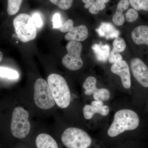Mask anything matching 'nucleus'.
<instances>
[{
  "mask_svg": "<svg viewBox=\"0 0 148 148\" xmlns=\"http://www.w3.org/2000/svg\"><path fill=\"white\" fill-rule=\"evenodd\" d=\"M140 123L138 114L128 109L118 111L114 116L113 121L108 130V135L115 137L127 130L136 129Z\"/></svg>",
  "mask_w": 148,
  "mask_h": 148,
  "instance_id": "f257e3e1",
  "label": "nucleus"
},
{
  "mask_svg": "<svg viewBox=\"0 0 148 148\" xmlns=\"http://www.w3.org/2000/svg\"><path fill=\"white\" fill-rule=\"evenodd\" d=\"M47 82L56 105L66 108L71 103V95L68 84L63 77L51 74L47 77Z\"/></svg>",
  "mask_w": 148,
  "mask_h": 148,
  "instance_id": "f03ea898",
  "label": "nucleus"
},
{
  "mask_svg": "<svg viewBox=\"0 0 148 148\" xmlns=\"http://www.w3.org/2000/svg\"><path fill=\"white\" fill-rule=\"evenodd\" d=\"M13 24L17 37L22 42H28L36 37V26L32 16L29 14H18L14 19Z\"/></svg>",
  "mask_w": 148,
  "mask_h": 148,
  "instance_id": "7ed1b4c3",
  "label": "nucleus"
},
{
  "mask_svg": "<svg viewBox=\"0 0 148 148\" xmlns=\"http://www.w3.org/2000/svg\"><path fill=\"white\" fill-rule=\"evenodd\" d=\"M29 116L28 111L22 107H16L14 109L10 127L11 132L14 137L23 139L29 134L31 129Z\"/></svg>",
  "mask_w": 148,
  "mask_h": 148,
  "instance_id": "20e7f679",
  "label": "nucleus"
},
{
  "mask_svg": "<svg viewBox=\"0 0 148 148\" xmlns=\"http://www.w3.org/2000/svg\"><path fill=\"white\" fill-rule=\"evenodd\" d=\"M63 144L68 148H87L90 147L92 140L85 131L77 127H69L61 136Z\"/></svg>",
  "mask_w": 148,
  "mask_h": 148,
  "instance_id": "39448f33",
  "label": "nucleus"
},
{
  "mask_svg": "<svg viewBox=\"0 0 148 148\" xmlns=\"http://www.w3.org/2000/svg\"><path fill=\"white\" fill-rule=\"evenodd\" d=\"M34 99L37 107L42 110H48L55 104L52 93L47 82L39 78L35 83Z\"/></svg>",
  "mask_w": 148,
  "mask_h": 148,
  "instance_id": "423d86ee",
  "label": "nucleus"
},
{
  "mask_svg": "<svg viewBox=\"0 0 148 148\" xmlns=\"http://www.w3.org/2000/svg\"><path fill=\"white\" fill-rule=\"evenodd\" d=\"M68 53L64 56L62 64L71 71H77L82 68L83 62L81 58L82 45L79 42L70 41L66 47Z\"/></svg>",
  "mask_w": 148,
  "mask_h": 148,
  "instance_id": "0eeeda50",
  "label": "nucleus"
},
{
  "mask_svg": "<svg viewBox=\"0 0 148 148\" xmlns=\"http://www.w3.org/2000/svg\"><path fill=\"white\" fill-rule=\"evenodd\" d=\"M130 66L133 76L137 81L144 87H148V68L140 58L131 60Z\"/></svg>",
  "mask_w": 148,
  "mask_h": 148,
  "instance_id": "6e6552de",
  "label": "nucleus"
},
{
  "mask_svg": "<svg viewBox=\"0 0 148 148\" xmlns=\"http://www.w3.org/2000/svg\"><path fill=\"white\" fill-rule=\"evenodd\" d=\"M112 73L116 74L120 77L122 84L123 87L126 89L131 86V78L129 68L127 62L124 60L115 63L111 66Z\"/></svg>",
  "mask_w": 148,
  "mask_h": 148,
  "instance_id": "1a4fd4ad",
  "label": "nucleus"
},
{
  "mask_svg": "<svg viewBox=\"0 0 148 148\" xmlns=\"http://www.w3.org/2000/svg\"><path fill=\"white\" fill-rule=\"evenodd\" d=\"M109 108L104 106L103 101H95L91 102L90 105H86L83 108V114L85 118L90 119L95 114H101L105 116L109 113Z\"/></svg>",
  "mask_w": 148,
  "mask_h": 148,
  "instance_id": "9d476101",
  "label": "nucleus"
},
{
  "mask_svg": "<svg viewBox=\"0 0 148 148\" xmlns=\"http://www.w3.org/2000/svg\"><path fill=\"white\" fill-rule=\"evenodd\" d=\"M88 36V30L86 26L82 25L73 27L65 36L67 40L81 42L84 40Z\"/></svg>",
  "mask_w": 148,
  "mask_h": 148,
  "instance_id": "9b49d317",
  "label": "nucleus"
},
{
  "mask_svg": "<svg viewBox=\"0 0 148 148\" xmlns=\"http://www.w3.org/2000/svg\"><path fill=\"white\" fill-rule=\"evenodd\" d=\"M131 37L136 44L148 46V26L142 25L136 27L131 33Z\"/></svg>",
  "mask_w": 148,
  "mask_h": 148,
  "instance_id": "f8f14e48",
  "label": "nucleus"
},
{
  "mask_svg": "<svg viewBox=\"0 0 148 148\" xmlns=\"http://www.w3.org/2000/svg\"><path fill=\"white\" fill-rule=\"evenodd\" d=\"M95 31L100 36L105 37L106 39L116 38L120 34L119 31L113 25L108 22L102 23L100 27Z\"/></svg>",
  "mask_w": 148,
  "mask_h": 148,
  "instance_id": "ddd939ff",
  "label": "nucleus"
},
{
  "mask_svg": "<svg viewBox=\"0 0 148 148\" xmlns=\"http://www.w3.org/2000/svg\"><path fill=\"white\" fill-rule=\"evenodd\" d=\"M128 0H120L118 4L116 11L112 18L113 22L116 26H120L124 24L125 17L123 12L129 8Z\"/></svg>",
  "mask_w": 148,
  "mask_h": 148,
  "instance_id": "4468645a",
  "label": "nucleus"
},
{
  "mask_svg": "<svg viewBox=\"0 0 148 148\" xmlns=\"http://www.w3.org/2000/svg\"><path fill=\"white\" fill-rule=\"evenodd\" d=\"M36 144L37 148H58L55 140L45 133H41L37 136Z\"/></svg>",
  "mask_w": 148,
  "mask_h": 148,
  "instance_id": "2eb2a0df",
  "label": "nucleus"
},
{
  "mask_svg": "<svg viewBox=\"0 0 148 148\" xmlns=\"http://www.w3.org/2000/svg\"><path fill=\"white\" fill-rule=\"evenodd\" d=\"M92 49L98 61L106 62L108 59L110 47L108 45H103L102 42L99 44H94Z\"/></svg>",
  "mask_w": 148,
  "mask_h": 148,
  "instance_id": "dca6fc26",
  "label": "nucleus"
},
{
  "mask_svg": "<svg viewBox=\"0 0 148 148\" xmlns=\"http://www.w3.org/2000/svg\"><path fill=\"white\" fill-rule=\"evenodd\" d=\"M96 78L93 77H89L86 78L83 84V87L85 89L84 93L86 95H92L98 89L96 86Z\"/></svg>",
  "mask_w": 148,
  "mask_h": 148,
  "instance_id": "f3484780",
  "label": "nucleus"
},
{
  "mask_svg": "<svg viewBox=\"0 0 148 148\" xmlns=\"http://www.w3.org/2000/svg\"><path fill=\"white\" fill-rule=\"evenodd\" d=\"M23 0H8L7 12L10 15H14L18 12Z\"/></svg>",
  "mask_w": 148,
  "mask_h": 148,
  "instance_id": "a211bd4d",
  "label": "nucleus"
},
{
  "mask_svg": "<svg viewBox=\"0 0 148 148\" xmlns=\"http://www.w3.org/2000/svg\"><path fill=\"white\" fill-rule=\"evenodd\" d=\"M93 95L95 101H107L110 99V93L109 90L106 88H98L93 93Z\"/></svg>",
  "mask_w": 148,
  "mask_h": 148,
  "instance_id": "6ab92c4d",
  "label": "nucleus"
},
{
  "mask_svg": "<svg viewBox=\"0 0 148 148\" xmlns=\"http://www.w3.org/2000/svg\"><path fill=\"white\" fill-rule=\"evenodd\" d=\"M0 76L10 79H16L19 77V75L16 71L12 69L0 67Z\"/></svg>",
  "mask_w": 148,
  "mask_h": 148,
  "instance_id": "aec40b11",
  "label": "nucleus"
},
{
  "mask_svg": "<svg viewBox=\"0 0 148 148\" xmlns=\"http://www.w3.org/2000/svg\"><path fill=\"white\" fill-rule=\"evenodd\" d=\"M126 46L124 39L121 37H117L115 38L113 43L112 49L120 53L124 51Z\"/></svg>",
  "mask_w": 148,
  "mask_h": 148,
  "instance_id": "412c9836",
  "label": "nucleus"
},
{
  "mask_svg": "<svg viewBox=\"0 0 148 148\" xmlns=\"http://www.w3.org/2000/svg\"><path fill=\"white\" fill-rule=\"evenodd\" d=\"M53 4L63 10H67L71 8L73 5V0H49Z\"/></svg>",
  "mask_w": 148,
  "mask_h": 148,
  "instance_id": "4be33fe9",
  "label": "nucleus"
},
{
  "mask_svg": "<svg viewBox=\"0 0 148 148\" xmlns=\"http://www.w3.org/2000/svg\"><path fill=\"white\" fill-rule=\"evenodd\" d=\"M106 7L104 3L99 0H95L92 5L89 8L88 11L91 14H96L99 12V11L103 10Z\"/></svg>",
  "mask_w": 148,
  "mask_h": 148,
  "instance_id": "5701e85b",
  "label": "nucleus"
},
{
  "mask_svg": "<svg viewBox=\"0 0 148 148\" xmlns=\"http://www.w3.org/2000/svg\"><path fill=\"white\" fill-rule=\"evenodd\" d=\"M125 15L126 20L129 22L135 21L139 17L138 11L133 8L128 9Z\"/></svg>",
  "mask_w": 148,
  "mask_h": 148,
  "instance_id": "b1692460",
  "label": "nucleus"
},
{
  "mask_svg": "<svg viewBox=\"0 0 148 148\" xmlns=\"http://www.w3.org/2000/svg\"><path fill=\"white\" fill-rule=\"evenodd\" d=\"M109 61L111 64H115L122 60V56L119 52L112 49L109 57Z\"/></svg>",
  "mask_w": 148,
  "mask_h": 148,
  "instance_id": "393cba45",
  "label": "nucleus"
},
{
  "mask_svg": "<svg viewBox=\"0 0 148 148\" xmlns=\"http://www.w3.org/2000/svg\"><path fill=\"white\" fill-rule=\"evenodd\" d=\"M73 21L72 19H68L61 26L60 31L62 33L69 32L73 28Z\"/></svg>",
  "mask_w": 148,
  "mask_h": 148,
  "instance_id": "a878e982",
  "label": "nucleus"
},
{
  "mask_svg": "<svg viewBox=\"0 0 148 148\" xmlns=\"http://www.w3.org/2000/svg\"><path fill=\"white\" fill-rule=\"evenodd\" d=\"M32 19L35 26L38 28H41L43 25V22L40 14L35 12L32 16Z\"/></svg>",
  "mask_w": 148,
  "mask_h": 148,
  "instance_id": "bb28decb",
  "label": "nucleus"
},
{
  "mask_svg": "<svg viewBox=\"0 0 148 148\" xmlns=\"http://www.w3.org/2000/svg\"><path fill=\"white\" fill-rule=\"evenodd\" d=\"M52 21L53 23V29L61 28L63 24L61 19V16L59 13H56L53 15Z\"/></svg>",
  "mask_w": 148,
  "mask_h": 148,
  "instance_id": "cd10ccee",
  "label": "nucleus"
},
{
  "mask_svg": "<svg viewBox=\"0 0 148 148\" xmlns=\"http://www.w3.org/2000/svg\"><path fill=\"white\" fill-rule=\"evenodd\" d=\"M130 5L137 11L142 10L143 0H128Z\"/></svg>",
  "mask_w": 148,
  "mask_h": 148,
  "instance_id": "c85d7f7f",
  "label": "nucleus"
},
{
  "mask_svg": "<svg viewBox=\"0 0 148 148\" xmlns=\"http://www.w3.org/2000/svg\"><path fill=\"white\" fill-rule=\"evenodd\" d=\"M95 1V0H82L83 2L85 3L84 8L86 9L89 8Z\"/></svg>",
  "mask_w": 148,
  "mask_h": 148,
  "instance_id": "c756f323",
  "label": "nucleus"
},
{
  "mask_svg": "<svg viewBox=\"0 0 148 148\" xmlns=\"http://www.w3.org/2000/svg\"><path fill=\"white\" fill-rule=\"evenodd\" d=\"M142 10L148 11V0H143V5H142Z\"/></svg>",
  "mask_w": 148,
  "mask_h": 148,
  "instance_id": "7c9ffc66",
  "label": "nucleus"
},
{
  "mask_svg": "<svg viewBox=\"0 0 148 148\" xmlns=\"http://www.w3.org/2000/svg\"><path fill=\"white\" fill-rule=\"evenodd\" d=\"M3 58V54L1 51H0V62L2 60Z\"/></svg>",
  "mask_w": 148,
  "mask_h": 148,
  "instance_id": "2f4dec72",
  "label": "nucleus"
},
{
  "mask_svg": "<svg viewBox=\"0 0 148 148\" xmlns=\"http://www.w3.org/2000/svg\"><path fill=\"white\" fill-rule=\"evenodd\" d=\"M99 1H101L102 2L106 4V3L108 2L110 0H99Z\"/></svg>",
  "mask_w": 148,
  "mask_h": 148,
  "instance_id": "473e14b6",
  "label": "nucleus"
}]
</instances>
